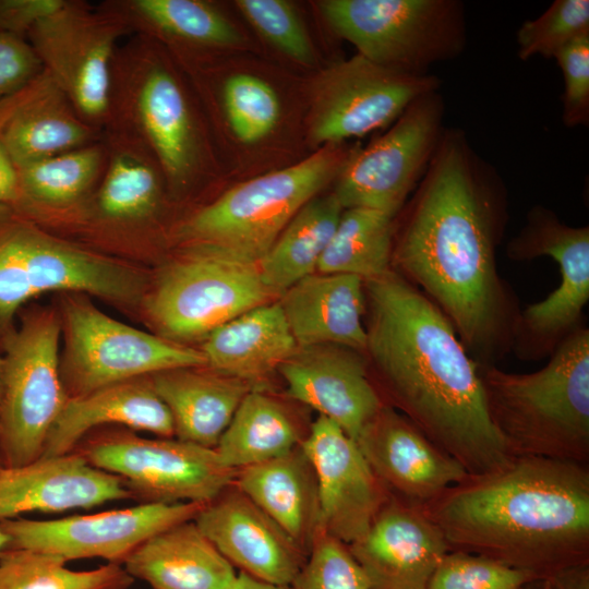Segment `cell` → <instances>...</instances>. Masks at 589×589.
Returning <instances> with one entry per match:
<instances>
[{
  "label": "cell",
  "instance_id": "cell-47",
  "mask_svg": "<svg viewBox=\"0 0 589 589\" xmlns=\"http://www.w3.org/2000/svg\"><path fill=\"white\" fill-rule=\"evenodd\" d=\"M227 589H293L291 585H278L257 579L241 572L236 575Z\"/></svg>",
  "mask_w": 589,
  "mask_h": 589
},
{
  "label": "cell",
  "instance_id": "cell-36",
  "mask_svg": "<svg viewBox=\"0 0 589 589\" xmlns=\"http://www.w3.org/2000/svg\"><path fill=\"white\" fill-rule=\"evenodd\" d=\"M67 563L52 553L8 548L0 554V589H128L135 580L119 564L73 570Z\"/></svg>",
  "mask_w": 589,
  "mask_h": 589
},
{
  "label": "cell",
  "instance_id": "cell-3",
  "mask_svg": "<svg viewBox=\"0 0 589 589\" xmlns=\"http://www.w3.org/2000/svg\"><path fill=\"white\" fill-rule=\"evenodd\" d=\"M450 551L482 555L546 578L589 562V469L512 455L422 505Z\"/></svg>",
  "mask_w": 589,
  "mask_h": 589
},
{
  "label": "cell",
  "instance_id": "cell-4",
  "mask_svg": "<svg viewBox=\"0 0 589 589\" xmlns=\"http://www.w3.org/2000/svg\"><path fill=\"white\" fill-rule=\"evenodd\" d=\"M490 418L510 455L589 460V329L568 335L542 369L480 365Z\"/></svg>",
  "mask_w": 589,
  "mask_h": 589
},
{
  "label": "cell",
  "instance_id": "cell-37",
  "mask_svg": "<svg viewBox=\"0 0 589 589\" xmlns=\"http://www.w3.org/2000/svg\"><path fill=\"white\" fill-rule=\"evenodd\" d=\"M223 106L230 130L245 144L266 137L280 117L275 91L262 79L248 73H238L225 81Z\"/></svg>",
  "mask_w": 589,
  "mask_h": 589
},
{
  "label": "cell",
  "instance_id": "cell-14",
  "mask_svg": "<svg viewBox=\"0 0 589 589\" xmlns=\"http://www.w3.org/2000/svg\"><path fill=\"white\" fill-rule=\"evenodd\" d=\"M68 357L61 376L70 397L159 372L206 365L202 351L125 325L84 299L65 309Z\"/></svg>",
  "mask_w": 589,
  "mask_h": 589
},
{
  "label": "cell",
  "instance_id": "cell-2",
  "mask_svg": "<svg viewBox=\"0 0 589 589\" xmlns=\"http://www.w3.org/2000/svg\"><path fill=\"white\" fill-rule=\"evenodd\" d=\"M364 356L390 406L470 476L512 455L486 406L480 364L443 312L389 269L364 281Z\"/></svg>",
  "mask_w": 589,
  "mask_h": 589
},
{
  "label": "cell",
  "instance_id": "cell-30",
  "mask_svg": "<svg viewBox=\"0 0 589 589\" xmlns=\"http://www.w3.org/2000/svg\"><path fill=\"white\" fill-rule=\"evenodd\" d=\"M233 485L309 553L317 531V486L300 445L279 457L237 470Z\"/></svg>",
  "mask_w": 589,
  "mask_h": 589
},
{
  "label": "cell",
  "instance_id": "cell-49",
  "mask_svg": "<svg viewBox=\"0 0 589 589\" xmlns=\"http://www.w3.org/2000/svg\"><path fill=\"white\" fill-rule=\"evenodd\" d=\"M9 544V537L8 534L0 528V554L3 550L8 548Z\"/></svg>",
  "mask_w": 589,
  "mask_h": 589
},
{
  "label": "cell",
  "instance_id": "cell-20",
  "mask_svg": "<svg viewBox=\"0 0 589 589\" xmlns=\"http://www.w3.org/2000/svg\"><path fill=\"white\" fill-rule=\"evenodd\" d=\"M390 494L425 505L469 474L405 416L384 405L356 441Z\"/></svg>",
  "mask_w": 589,
  "mask_h": 589
},
{
  "label": "cell",
  "instance_id": "cell-32",
  "mask_svg": "<svg viewBox=\"0 0 589 589\" xmlns=\"http://www.w3.org/2000/svg\"><path fill=\"white\" fill-rule=\"evenodd\" d=\"M107 158V145L101 139L83 147L16 166L19 194L11 207L31 219L77 204L97 185Z\"/></svg>",
  "mask_w": 589,
  "mask_h": 589
},
{
  "label": "cell",
  "instance_id": "cell-10",
  "mask_svg": "<svg viewBox=\"0 0 589 589\" xmlns=\"http://www.w3.org/2000/svg\"><path fill=\"white\" fill-rule=\"evenodd\" d=\"M513 261L550 256L558 265L560 286L542 301L520 310L510 352L521 360L550 357L581 326L589 300V227H573L550 208L536 205L526 224L506 245Z\"/></svg>",
  "mask_w": 589,
  "mask_h": 589
},
{
  "label": "cell",
  "instance_id": "cell-28",
  "mask_svg": "<svg viewBox=\"0 0 589 589\" xmlns=\"http://www.w3.org/2000/svg\"><path fill=\"white\" fill-rule=\"evenodd\" d=\"M200 368L159 372L151 375V381L172 417L175 436L215 448L240 402L255 387Z\"/></svg>",
  "mask_w": 589,
  "mask_h": 589
},
{
  "label": "cell",
  "instance_id": "cell-13",
  "mask_svg": "<svg viewBox=\"0 0 589 589\" xmlns=\"http://www.w3.org/2000/svg\"><path fill=\"white\" fill-rule=\"evenodd\" d=\"M128 34L131 33L122 22L100 7L65 0L61 8L36 23L26 39L81 118L103 131L113 56L119 39Z\"/></svg>",
  "mask_w": 589,
  "mask_h": 589
},
{
  "label": "cell",
  "instance_id": "cell-41",
  "mask_svg": "<svg viewBox=\"0 0 589 589\" xmlns=\"http://www.w3.org/2000/svg\"><path fill=\"white\" fill-rule=\"evenodd\" d=\"M250 23L280 51L302 64L315 61L310 37L293 7L283 0H239Z\"/></svg>",
  "mask_w": 589,
  "mask_h": 589
},
{
  "label": "cell",
  "instance_id": "cell-38",
  "mask_svg": "<svg viewBox=\"0 0 589 589\" xmlns=\"http://www.w3.org/2000/svg\"><path fill=\"white\" fill-rule=\"evenodd\" d=\"M589 34V1L556 0L540 16L525 21L517 32L518 57L555 58L577 38Z\"/></svg>",
  "mask_w": 589,
  "mask_h": 589
},
{
  "label": "cell",
  "instance_id": "cell-34",
  "mask_svg": "<svg viewBox=\"0 0 589 589\" xmlns=\"http://www.w3.org/2000/svg\"><path fill=\"white\" fill-rule=\"evenodd\" d=\"M304 437L279 400L253 388L240 402L215 450L227 467L239 470L285 455Z\"/></svg>",
  "mask_w": 589,
  "mask_h": 589
},
{
  "label": "cell",
  "instance_id": "cell-8",
  "mask_svg": "<svg viewBox=\"0 0 589 589\" xmlns=\"http://www.w3.org/2000/svg\"><path fill=\"white\" fill-rule=\"evenodd\" d=\"M60 326L53 314L24 317L3 346L0 372V453L3 468L39 459L69 396L59 369Z\"/></svg>",
  "mask_w": 589,
  "mask_h": 589
},
{
  "label": "cell",
  "instance_id": "cell-46",
  "mask_svg": "<svg viewBox=\"0 0 589 589\" xmlns=\"http://www.w3.org/2000/svg\"><path fill=\"white\" fill-rule=\"evenodd\" d=\"M546 578L550 589H589V562L563 568Z\"/></svg>",
  "mask_w": 589,
  "mask_h": 589
},
{
  "label": "cell",
  "instance_id": "cell-7",
  "mask_svg": "<svg viewBox=\"0 0 589 589\" xmlns=\"http://www.w3.org/2000/svg\"><path fill=\"white\" fill-rule=\"evenodd\" d=\"M322 14L358 55L409 75L459 56L466 45L465 5L457 0H326Z\"/></svg>",
  "mask_w": 589,
  "mask_h": 589
},
{
  "label": "cell",
  "instance_id": "cell-21",
  "mask_svg": "<svg viewBox=\"0 0 589 589\" xmlns=\"http://www.w3.org/2000/svg\"><path fill=\"white\" fill-rule=\"evenodd\" d=\"M235 567L257 579L291 585L308 553L233 484L193 519Z\"/></svg>",
  "mask_w": 589,
  "mask_h": 589
},
{
  "label": "cell",
  "instance_id": "cell-44",
  "mask_svg": "<svg viewBox=\"0 0 589 589\" xmlns=\"http://www.w3.org/2000/svg\"><path fill=\"white\" fill-rule=\"evenodd\" d=\"M64 2L65 0H0V32L26 39L36 23L57 11Z\"/></svg>",
  "mask_w": 589,
  "mask_h": 589
},
{
  "label": "cell",
  "instance_id": "cell-50",
  "mask_svg": "<svg viewBox=\"0 0 589 589\" xmlns=\"http://www.w3.org/2000/svg\"><path fill=\"white\" fill-rule=\"evenodd\" d=\"M3 468L2 459H1V453H0V470Z\"/></svg>",
  "mask_w": 589,
  "mask_h": 589
},
{
  "label": "cell",
  "instance_id": "cell-25",
  "mask_svg": "<svg viewBox=\"0 0 589 589\" xmlns=\"http://www.w3.org/2000/svg\"><path fill=\"white\" fill-rule=\"evenodd\" d=\"M297 347L338 345L364 352V280L346 274L313 273L278 301Z\"/></svg>",
  "mask_w": 589,
  "mask_h": 589
},
{
  "label": "cell",
  "instance_id": "cell-35",
  "mask_svg": "<svg viewBox=\"0 0 589 589\" xmlns=\"http://www.w3.org/2000/svg\"><path fill=\"white\" fill-rule=\"evenodd\" d=\"M396 217L353 207L342 211L316 271L369 280L390 269Z\"/></svg>",
  "mask_w": 589,
  "mask_h": 589
},
{
  "label": "cell",
  "instance_id": "cell-15",
  "mask_svg": "<svg viewBox=\"0 0 589 589\" xmlns=\"http://www.w3.org/2000/svg\"><path fill=\"white\" fill-rule=\"evenodd\" d=\"M431 74L409 75L356 55L332 63L312 92L310 135L324 146L363 136L393 123L423 94L438 91Z\"/></svg>",
  "mask_w": 589,
  "mask_h": 589
},
{
  "label": "cell",
  "instance_id": "cell-33",
  "mask_svg": "<svg viewBox=\"0 0 589 589\" xmlns=\"http://www.w3.org/2000/svg\"><path fill=\"white\" fill-rule=\"evenodd\" d=\"M344 208L330 193L305 203L259 261L257 268L273 294L283 293L316 271Z\"/></svg>",
  "mask_w": 589,
  "mask_h": 589
},
{
  "label": "cell",
  "instance_id": "cell-40",
  "mask_svg": "<svg viewBox=\"0 0 589 589\" xmlns=\"http://www.w3.org/2000/svg\"><path fill=\"white\" fill-rule=\"evenodd\" d=\"M293 589H370L369 579L348 545L316 531Z\"/></svg>",
  "mask_w": 589,
  "mask_h": 589
},
{
  "label": "cell",
  "instance_id": "cell-6",
  "mask_svg": "<svg viewBox=\"0 0 589 589\" xmlns=\"http://www.w3.org/2000/svg\"><path fill=\"white\" fill-rule=\"evenodd\" d=\"M353 152L341 143L325 145L296 165L240 183L193 212L178 235L187 245L257 264L299 209L336 180Z\"/></svg>",
  "mask_w": 589,
  "mask_h": 589
},
{
  "label": "cell",
  "instance_id": "cell-24",
  "mask_svg": "<svg viewBox=\"0 0 589 589\" xmlns=\"http://www.w3.org/2000/svg\"><path fill=\"white\" fill-rule=\"evenodd\" d=\"M86 123L52 76L43 70L0 104V143L15 166L96 143Z\"/></svg>",
  "mask_w": 589,
  "mask_h": 589
},
{
  "label": "cell",
  "instance_id": "cell-45",
  "mask_svg": "<svg viewBox=\"0 0 589 589\" xmlns=\"http://www.w3.org/2000/svg\"><path fill=\"white\" fill-rule=\"evenodd\" d=\"M19 194L17 169L0 143V205L12 206Z\"/></svg>",
  "mask_w": 589,
  "mask_h": 589
},
{
  "label": "cell",
  "instance_id": "cell-29",
  "mask_svg": "<svg viewBox=\"0 0 589 589\" xmlns=\"http://www.w3.org/2000/svg\"><path fill=\"white\" fill-rule=\"evenodd\" d=\"M277 302L251 309L206 336L202 353L212 370L257 384L297 349Z\"/></svg>",
  "mask_w": 589,
  "mask_h": 589
},
{
  "label": "cell",
  "instance_id": "cell-19",
  "mask_svg": "<svg viewBox=\"0 0 589 589\" xmlns=\"http://www.w3.org/2000/svg\"><path fill=\"white\" fill-rule=\"evenodd\" d=\"M287 395L337 423L354 442L385 405L363 352L338 345L298 347L278 368Z\"/></svg>",
  "mask_w": 589,
  "mask_h": 589
},
{
  "label": "cell",
  "instance_id": "cell-31",
  "mask_svg": "<svg viewBox=\"0 0 589 589\" xmlns=\"http://www.w3.org/2000/svg\"><path fill=\"white\" fill-rule=\"evenodd\" d=\"M98 7L131 34L176 51L231 47L243 39L219 10L202 0H106Z\"/></svg>",
  "mask_w": 589,
  "mask_h": 589
},
{
  "label": "cell",
  "instance_id": "cell-42",
  "mask_svg": "<svg viewBox=\"0 0 589 589\" xmlns=\"http://www.w3.org/2000/svg\"><path fill=\"white\" fill-rule=\"evenodd\" d=\"M563 73V122L567 128L589 123V34L584 35L554 58Z\"/></svg>",
  "mask_w": 589,
  "mask_h": 589
},
{
  "label": "cell",
  "instance_id": "cell-5",
  "mask_svg": "<svg viewBox=\"0 0 589 589\" xmlns=\"http://www.w3.org/2000/svg\"><path fill=\"white\" fill-rule=\"evenodd\" d=\"M169 57L141 35L118 46L103 131L136 144L155 164L167 190L182 193L204 170V145L190 95Z\"/></svg>",
  "mask_w": 589,
  "mask_h": 589
},
{
  "label": "cell",
  "instance_id": "cell-18",
  "mask_svg": "<svg viewBox=\"0 0 589 589\" xmlns=\"http://www.w3.org/2000/svg\"><path fill=\"white\" fill-rule=\"evenodd\" d=\"M348 548L370 589H426L450 551L421 505L393 494L366 533Z\"/></svg>",
  "mask_w": 589,
  "mask_h": 589
},
{
  "label": "cell",
  "instance_id": "cell-23",
  "mask_svg": "<svg viewBox=\"0 0 589 589\" xmlns=\"http://www.w3.org/2000/svg\"><path fill=\"white\" fill-rule=\"evenodd\" d=\"M107 165L95 189L77 204L35 216L74 217L80 226L105 230H137L154 221L163 208L165 181L151 158L136 144L103 131Z\"/></svg>",
  "mask_w": 589,
  "mask_h": 589
},
{
  "label": "cell",
  "instance_id": "cell-22",
  "mask_svg": "<svg viewBox=\"0 0 589 589\" xmlns=\"http://www.w3.org/2000/svg\"><path fill=\"white\" fill-rule=\"evenodd\" d=\"M129 498L132 494L119 477L92 466L75 450L0 470V521Z\"/></svg>",
  "mask_w": 589,
  "mask_h": 589
},
{
  "label": "cell",
  "instance_id": "cell-26",
  "mask_svg": "<svg viewBox=\"0 0 589 589\" xmlns=\"http://www.w3.org/2000/svg\"><path fill=\"white\" fill-rule=\"evenodd\" d=\"M118 424L175 436L172 417L151 377H137L70 397L52 425L41 457L69 454L96 428Z\"/></svg>",
  "mask_w": 589,
  "mask_h": 589
},
{
  "label": "cell",
  "instance_id": "cell-43",
  "mask_svg": "<svg viewBox=\"0 0 589 589\" xmlns=\"http://www.w3.org/2000/svg\"><path fill=\"white\" fill-rule=\"evenodd\" d=\"M43 70L29 43L0 32V104Z\"/></svg>",
  "mask_w": 589,
  "mask_h": 589
},
{
  "label": "cell",
  "instance_id": "cell-48",
  "mask_svg": "<svg viewBox=\"0 0 589 589\" xmlns=\"http://www.w3.org/2000/svg\"><path fill=\"white\" fill-rule=\"evenodd\" d=\"M524 589H550V586L548 578H542L530 582Z\"/></svg>",
  "mask_w": 589,
  "mask_h": 589
},
{
  "label": "cell",
  "instance_id": "cell-51",
  "mask_svg": "<svg viewBox=\"0 0 589 589\" xmlns=\"http://www.w3.org/2000/svg\"><path fill=\"white\" fill-rule=\"evenodd\" d=\"M2 358L0 357V372H1Z\"/></svg>",
  "mask_w": 589,
  "mask_h": 589
},
{
  "label": "cell",
  "instance_id": "cell-39",
  "mask_svg": "<svg viewBox=\"0 0 589 589\" xmlns=\"http://www.w3.org/2000/svg\"><path fill=\"white\" fill-rule=\"evenodd\" d=\"M539 576L482 555L449 551L426 589H524Z\"/></svg>",
  "mask_w": 589,
  "mask_h": 589
},
{
  "label": "cell",
  "instance_id": "cell-12",
  "mask_svg": "<svg viewBox=\"0 0 589 589\" xmlns=\"http://www.w3.org/2000/svg\"><path fill=\"white\" fill-rule=\"evenodd\" d=\"M438 91L416 98L393 125L354 149L332 192L344 209L362 207L396 217L417 188L445 130Z\"/></svg>",
  "mask_w": 589,
  "mask_h": 589
},
{
  "label": "cell",
  "instance_id": "cell-16",
  "mask_svg": "<svg viewBox=\"0 0 589 589\" xmlns=\"http://www.w3.org/2000/svg\"><path fill=\"white\" fill-rule=\"evenodd\" d=\"M204 505L140 503L50 520L17 517L0 521V528L8 534L11 549L44 551L67 562L103 558L122 565L145 540L171 526L193 520Z\"/></svg>",
  "mask_w": 589,
  "mask_h": 589
},
{
  "label": "cell",
  "instance_id": "cell-17",
  "mask_svg": "<svg viewBox=\"0 0 589 589\" xmlns=\"http://www.w3.org/2000/svg\"><path fill=\"white\" fill-rule=\"evenodd\" d=\"M317 486V531L350 545L369 530L389 491L357 443L328 418L318 416L300 444Z\"/></svg>",
  "mask_w": 589,
  "mask_h": 589
},
{
  "label": "cell",
  "instance_id": "cell-9",
  "mask_svg": "<svg viewBox=\"0 0 589 589\" xmlns=\"http://www.w3.org/2000/svg\"><path fill=\"white\" fill-rule=\"evenodd\" d=\"M74 450L119 477L140 503L207 504L233 484L237 473L215 448L130 431L85 436Z\"/></svg>",
  "mask_w": 589,
  "mask_h": 589
},
{
  "label": "cell",
  "instance_id": "cell-1",
  "mask_svg": "<svg viewBox=\"0 0 589 589\" xmlns=\"http://www.w3.org/2000/svg\"><path fill=\"white\" fill-rule=\"evenodd\" d=\"M402 208L390 269L443 312L476 362L495 364L512 350L520 312L497 268L508 219L502 179L461 129L445 128Z\"/></svg>",
  "mask_w": 589,
  "mask_h": 589
},
{
  "label": "cell",
  "instance_id": "cell-11",
  "mask_svg": "<svg viewBox=\"0 0 589 589\" xmlns=\"http://www.w3.org/2000/svg\"><path fill=\"white\" fill-rule=\"evenodd\" d=\"M147 299V312L168 339L207 336L242 313L272 302L257 264L187 245Z\"/></svg>",
  "mask_w": 589,
  "mask_h": 589
},
{
  "label": "cell",
  "instance_id": "cell-27",
  "mask_svg": "<svg viewBox=\"0 0 589 589\" xmlns=\"http://www.w3.org/2000/svg\"><path fill=\"white\" fill-rule=\"evenodd\" d=\"M122 566L152 589H227L237 575L194 520L152 536Z\"/></svg>",
  "mask_w": 589,
  "mask_h": 589
}]
</instances>
